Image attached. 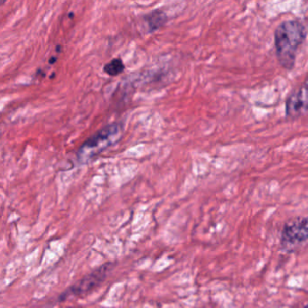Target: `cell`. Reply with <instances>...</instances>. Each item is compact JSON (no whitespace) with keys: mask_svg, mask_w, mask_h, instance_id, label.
I'll use <instances>...</instances> for the list:
<instances>
[{"mask_svg":"<svg viewBox=\"0 0 308 308\" xmlns=\"http://www.w3.org/2000/svg\"><path fill=\"white\" fill-rule=\"evenodd\" d=\"M306 28L298 20H289L281 23L275 30V48L277 60L287 70L296 65L297 54L306 39Z\"/></svg>","mask_w":308,"mask_h":308,"instance_id":"1","label":"cell"},{"mask_svg":"<svg viewBox=\"0 0 308 308\" xmlns=\"http://www.w3.org/2000/svg\"><path fill=\"white\" fill-rule=\"evenodd\" d=\"M121 130L122 128L120 123H112L100 129L79 149L77 152L79 162L85 164L92 159L94 156L116 143L120 139Z\"/></svg>","mask_w":308,"mask_h":308,"instance_id":"2","label":"cell"},{"mask_svg":"<svg viewBox=\"0 0 308 308\" xmlns=\"http://www.w3.org/2000/svg\"><path fill=\"white\" fill-rule=\"evenodd\" d=\"M307 218L301 216L286 223L281 231L280 249L292 253L307 242Z\"/></svg>","mask_w":308,"mask_h":308,"instance_id":"3","label":"cell"},{"mask_svg":"<svg viewBox=\"0 0 308 308\" xmlns=\"http://www.w3.org/2000/svg\"><path fill=\"white\" fill-rule=\"evenodd\" d=\"M110 268L111 264H105L93 271L92 273L89 274L84 278L79 281L78 283L72 286L67 291L63 293V295L60 297V300H66L69 297H80L83 294L90 292V290H92L102 280H104L107 274L109 273L110 270Z\"/></svg>","mask_w":308,"mask_h":308,"instance_id":"4","label":"cell"},{"mask_svg":"<svg viewBox=\"0 0 308 308\" xmlns=\"http://www.w3.org/2000/svg\"><path fill=\"white\" fill-rule=\"evenodd\" d=\"M307 110L306 83L293 92L286 102V114L289 117H300Z\"/></svg>","mask_w":308,"mask_h":308,"instance_id":"5","label":"cell"},{"mask_svg":"<svg viewBox=\"0 0 308 308\" xmlns=\"http://www.w3.org/2000/svg\"><path fill=\"white\" fill-rule=\"evenodd\" d=\"M168 17L165 12L162 9H156L145 15V23L148 25V28L150 33L158 30L168 22Z\"/></svg>","mask_w":308,"mask_h":308,"instance_id":"6","label":"cell"},{"mask_svg":"<svg viewBox=\"0 0 308 308\" xmlns=\"http://www.w3.org/2000/svg\"><path fill=\"white\" fill-rule=\"evenodd\" d=\"M125 70V65L120 58L113 59L103 67L104 73L109 76H117Z\"/></svg>","mask_w":308,"mask_h":308,"instance_id":"7","label":"cell"},{"mask_svg":"<svg viewBox=\"0 0 308 308\" xmlns=\"http://www.w3.org/2000/svg\"><path fill=\"white\" fill-rule=\"evenodd\" d=\"M5 1H6V0H0V6H1V5L4 4Z\"/></svg>","mask_w":308,"mask_h":308,"instance_id":"8","label":"cell"}]
</instances>
